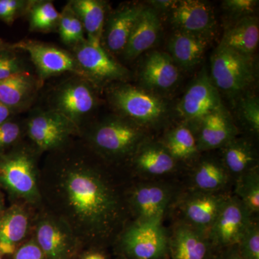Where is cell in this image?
I'll use <instances>...</instances> for the list:
<instances>
[{
	"instance_id": "obj_45",
	"label": "cell",
	"mask_w": 259,
	"mask_h": 259,
	"mask_svg": "<svg viewBox=\"0 0 259 259\" xmlns=\"http://www.w3.org/2000/svg\"><path fill=\"white\" fill-rule=\"evenodd\" d=\"M10 46L8 45L6 42H4L3 39L0 38V51L4 50V49H8Z\"/></svg>"
},
{
	"instance_id": "obj_20",
	"label": "cell",
	"mask_w": 259,
	"mask_h": 259,
	"mask_svg": "<svg viewBox=\"0 0 259 259\" xmlns=\"http://www.w3.org/2000/svg\"><path fill=\"white\" fill-rule=\"evenodd\" d=\"M235 135L236 128L221 107L200 120V128L197 139L199 151L224 147L235 139Z\"/></svg>"
},
{
	"instance_id": "obj_22",
	"label": "cell",
	"mask_w": 259,
	"mask_h": 259,
	"mask_svg": "<svg viewBox=\"0 0 259 259\" xmlns=\"http://www.w3.org/2000/svg\"><path fill=\"white\" fill-rule=\"evenodd\" d=\"M258 41V18L248 15L240 18L227 29L220 45L251 57L256 50Z\"/></svg>"
},
{
	"instance_id": "obj_13",
	"label": "cell",
	"mask_w": 259,
	"mask_h": 259,
	"mask_svg": "<svg viewBox=\"0 0 259 259\" xmlns=\"http://www.w3.org/2000/svg\"><path fill=\"white\" fill-rule=\"evenodd\" d=\"M228 196L219 192L194 190L180 202L181 222L208 235Z\"/></svg>"
},
{
	"instance_id": "obj_34",
	"label": "cell",
	"mask_w": 259,
	"mask_h": 259,
	"mask_svg": "<svg viewBox=\"0 0 259 259\" xmlns=\"http://www.w3.org/2000/svg\"><path fill=\"white\" fill-rule=\"evenodd\" d=\"M237 247L243 258L259 259V226L256 220H253Z\"/></svg>"
},
{
	"instance_id": "obj_9",
	"label": "cell",
	"mask_w": 259,
	"mask_h": 259,
	"mask_svg": "<svg viewBox=\"0 0 259 259\" xmlns=\"http://www.w3.org/2000/svg\"><path fill=\"white\" fill-rule=\"evenodd\" d=\"M74 57L84 76L95 81L125 79L128 71L107 54L101 44L85 40L74 47Z\"/></svg>"
},
{
	"instance_id": "obj_33",
	"label": "cell",
	"mask_w": 259,
	"mask_h": 259,
	"mask_svg": "<svg viewBox=\"0 0 259 259\" xmlns=\"http://www.w3.org/2000/svg\"><path fill=\"white\" fill-rule=\"evenodd\" d=\"M58 28L61 40L66 45L75 47L87 40L82 23L69 4L61 13Z\"/></svg>"
},
{
	"instance_id": "obj_23",
	"label": "cell",
	"mask_w": 259,
	"mask_h": 259,
	"mask_svg": "<svg viewBox=\"0 0 259 259\" xmlns=\"http://www.w3.org/2000/svg\"><path fill=\"white\" fill-rule=\"evenodd\" d=\"M134 163L144 176L157 177L171 173L177 166L176 160L163 144H146L136 151Z\"/></svg>"
},
{
	"instance_id": "obj_40",
	"label": "cell",
	"mask_w": 259,
	"mask_h": 259,
	"mask_svg": "<svg viewBox=\"0 0 259 259\" xmlns=\"http://www.w3.org/2000/svg\"><path fill=\"white\" fill-rule=\"evenodd\" d=\"M13 259H47L36 242L30 241L16 250Z\"/></svg>"
},
{
	"instance_id": "obj_4",
	"label": "cell",
	"mask_w": 259,
	"mask_h": 259,
	"mask_svg": "<svg viewBox=\"0 0 259 259\" xmlns=\"http://www.w3.org/2000/svg\"><path fill=\"white\" fill-rule=\"evenodd\" d=\"M253 216L238 197L228 196L208 232L214 249L218 251L238 244L254 219Z\"/></svg>"
},
{
	"instance_id": "obj_43",
	"label": "cell",
	"mask_w": 259,
	"mask_h": 259,
	"mask_svg": "<svg viewBox=\"0 0 259 259\" xmlns=\"http://www.w3.org/2000/svg\"><path fill=\"white\" fill-rule=\"evenodd\" d=\"M12 112L13 111L10 109L0 102V125L6 121L9 120V117Z\"/></svg>"
},
{
	"instance_id": "obj_46",
	"label": "cell",
	"mask_w": 259,
	"mask_h": 259,
	"mask_svg": "<svg viewBox=\"0 0 259 259\" xmlns=\"http://www.w3.org/2000/svg\"><path fill=\"white\" fill-rule=\"evenodd\" d=\"M0 259H3V258H2V255L0 254Z\"/></svg>"
},
{
	"instance_id": "obj_6",
	"label": "cell",
	"mask_w": 259,
	"mask_h": 259,
	"mask_svg": "<svg viewBox=\"0 0 259 259\" xmlns=\"http://www.w3.org/2000/svg\"><path fill=\"white\" fill-rule=\"evenodd\" d=\"M142 131L130 121L111 119L97 126L92 136L95 147L111 157H123L139 149Z\"/></svg>"
},
{
	"instance_id": "obj_11",
	"label": "cell",
	"mask_w": 259,
	"mask_h": 259,
	"mask_svg": "<svg viewBox=\"0 0 259 259\" xmlns=\"http://www.w3.org/2000/svg\"><path fill=\"white\" fill-rule=\"evenodd\" d=\"M75 127L72 122L54 110L36 112L27 124L29 137L41 151L59 147Z\"/></svg>"
},
{
	"instance_id": "obj_28",
	"label": "cell",
	"mask_w": 259,
	"mask_h": 259,
	"mask_svg": "<svg viewBox=\"0 0 259 259\" xmlns=\"http://www.w3.org/2000/svg\"><path fill=\"white\" fill-rule=\"evenodd\" d=\"M35 81L24 71L0 81V102L12 111L23 107L33 92Z\"/></svg>"
},
{
	"instance_id": "obj_30",
	"label": "cell",
	"mask_w": 259,
	"mask_h": 259,
	"mask_svg": "<svg viewBox=\"0 0 259 259\" xmlns=\"http://www.w3.org/2000/svg\"><path fill=\"white\" fill-rule=\"evenodd\" d=\"M162 144L176 161L190 159L199 152L197 139L190 129L185 126L172 130Z\"/></svg>"
},
{
	"instance_id": "obj_16",
	"label": "cell",
	"mask_w": 259,
	"mask_h": 259,
	"mask_svg": "<svg viewBox=\"0 0 259 259\" xmlns=\"http://www.w3.org/2000/svg\"><path fill=\"white\" fill-rule=\"evenodd\" d=\"M217 252L207 233L186 223H177L168 238L171 259H214Z\"/></svg>"
},
{
	"instance_id": "obj_26",
	"label": "cell",
	"mask_w": 259,
	"mask_h": 259,
	"mask_svg": "<svg viewBox=\"0 0 259 259\" xmlns=\"http://www.w3.org/2000/svg\"><path fill=\"white\" fill-rule=\"evenodd\" d=\"M28 229V215L21 207L15 206L5 213L0 219V254H15Z\"/></svg>"
},
{
	"instance_id": "obj_29",
	"label": "cell",
	"mask_w": 259,
	"mask_h": 259,
	"mask_svg": "<svg viewBox=\"0 0 259 259\" xmlns=\"http://www.w3.org/2000/svg\"><path fill=\"white\" fill-rule=\"evenodd\" d=\"M223 148L222 162L231 177L237 178L257 166L253 148L245 140L233 139Z\"/></svg>"
},
{
	"instance_id": "obj_24",
	"label": "cell",
	"mask_w": 259,
	"mask_h": 259,
	"mask_svg": "<svg viewBox=\"0 0 259 259\" xmlns=\"http://www.w3.org/2000/svg\"><path fill=\"white\" fill-rule=\"evenodd\" d=\"M69 5L82 23L87 40L102 44L106 13L105 3L98 0H73Z\"/></svg>"
},
{
	"instance_id": "obj_10",
	"label": "cell",
	"mask_w": 259,
	"mask_h": 259,
	"mask_svg": "<svg viewBox=\"0 0 259 259\" xmlns=\"http://www.w3.org/2000/svg\"><path fill=\"white\" fill-rule=\"evenodd\" d=\"M0 182L19 197L30 201L38 197L35 166L26 153H15L0 161Z\"/></svg>"
},
{
	"instance_id": "obj_18",
	"label": "cell",
	"mask_w": 259,
	"mask_h": 259,
	"mask_svg": "<svg viewBox=\"0 0 259 259\" xmlns=\"http://www.w3.org/2000/svg\"><path fill=\"white\" fill-rule=\"evenodd\" d=\"M144 7H124L110 15L105 23L102 38L107 50L112 53L123 52L131 32Z\"/></svg>"
},
{
	"instance_id": "obj_2",
	"label": "cell",
	"mask_w": 259,
	"mask_h": 259,
	"mask_svg": "<svg viewBox=\"0 0 259 259\" xmlns=\"http://www.w3.org/2000/svg\"><path fill=\"white\" fill-rule=\"evenodd\" d=\"M211 79L226 93H240L253 81L251 57L219 45L211 57Z\"/></svg>"
},
{
	"instance_id": "obj_19",
	"label": "cell",
	"mask_w": 259,
	"mask_h": 259,
	"mask_svg": "<svg viewBox=\"0 0 259 259\" xmlns=\"http://www.w3.org/2000/svg\"><path fill=\"white\" fill-rule=\"evenodd\" d=\"M36 243L47 259H72L76 244L64 228L50 219L42 220L37 227Z\"/></svg>"
},
{
	"instance_id": "obj_31",
	"label": "cell",
	"mask_w": 259,
	"mask_h": 259,
	"mask_svg": "<svg viewBox=\"0 0 259 259\" xmlns=\"http://www.w3.org/2000/svg\"><path fill=\"white\" fill-rule=\"evenodd\" d=\"M28 10L31 31L48 32L58 27L61 13L51 2H30Z\"/></svg>"
},
{
	"instance_id": "obj_32",
	"label": "cell",
	"mask_w": 259,
	"mask_h": 259,
	"mask_svg": "<svg viewBox=\"0 0 259 259\" xmlns=\"http://www.w3.org/2000/svg\"><path fill=\"white\" fill-rule=\"evenodd\" d=\"M236 197L252 213L253 215L259 212V171L255 166L236 178Z\"/></svg>"
},
{
	"instance_id": "obj_42",
	"label": "cell",
	"mask_w": 259,
	"mask_h": 259,
	"mask_svg": "<svg viewBox=\"0 0 259 259\" xmlns=\"http://www.w3.org/2000/svg\"><path fill=\"white\" fill-rule=\"evenodd\" d=\"M151 4L156 9L161 10H169L173 9L177 1H151Z\"/></svg>"
},
{
	"instance_id": "obj_38",
	"label": "cell",
	"mask_w": 259,
	"mask_h": 259,
	"mask_svg": "<svg viewBox=\"0 0 259 259\" xmlns=\"http://www.w3.org/2000/svg\"><path fill=\"white\" fill-rule=\"evenodd\" d=\"M258 1L255 0H227L223 2L225 9L232 15L241 16V18L250 15L255 9Z\"/></svg>"
},
{
	"instance_id": "obj_25",
	"label": "cell",
	"mask_w": 259,
	"mask_h": 259,
	"mask_svg": "<svg viewBox=\"0 0 259 259\" xmlns=\"http://www.w3.org/2000/svg\"><path fill=\"white\" fill-rule=\"evenodd\" d=\"M207 44L199 37L176 31L168 42L169 56L177 65L190 69L202 61Z\"/></svg>"
},
{
	"instance_id": "obj_1",
	"label": "cell",
	"mask_w": 259,
	"mask_h": 259,
	"mask_svg": "<svg viewBox=\"0 0 259 259\" xmlns=\"http://www.w3.org/2000/svg\"><path fill=\"white\" fill-rule=\"evenodd\" d=\"M59 193L65 208L83 236L96 241L113 236L124 221V206L111 183L100 171L82 164L61 172Z\"/></svg>"
},
{
	"instance_id": "obj_12",
	"label": "cell",
	"mask_w": 259,
	"mask_h": 259,
	"mask_svg": "<svg viewBox=\"0 0 259 259\" xmlns=\"http://www.w3.org/2000/svg\"><path fill=\"white\" fill-rule=\"evenodd\" d=\"M97 100L93 89L82 79L65 83L56 92L54 109L75 126L93 112Z\"/></svg>"
},
{
	"instance_id": "obj_15",
	"label": "cell",
	"mask_w": 259,
	"mask_h": 259,
	"mask_svg": "<svg viewBox=\"0 0 259 259\" xmlns=\"http://www.w3.org/2000/svg\"><path fill=\"white\" fill-rule=\"evenodd\" d=\"M173 193L168 186L158 183L141 184L131 194L130 203L137 221L162 223Z\"/></svg>"
},
{
	"instance_id": "obj_44",
	"label": "cell",
	"mask_w": 259,
	"mask_h": 259,
	"mask_svg": "<svg viewBox=\"0 0 259 259\" xmlns=\"http://www.w3.org/2000/svg\"><path fill=\"white\" fill-rule=\"evenodd\" d=\"M81 259H107L106 255L100 251H90L85 253Z\"/></svg>"
},
{
	"instance_id": "obj_3",
	"label": "cell",
	"mask_w": 259,
	"mask_h": 259,
	"mask_svg": "<svg viewBox=\"0 0 259 259\" xmlns=\"http://www.w3.org/2000/svg\"><path fill=\"white\" fill-rule=\"evenodd\" d=\"M125 259H168V237L161 223L137 221L121 238Z\"/></svg>"
},
{
	"instance_id": "obj_36",
	"label": "cell",
	"mask_w": 259,
	"mask_h": 259,
	"mask_svg": "<svg viewBox=\"0 0 259 259\" xmlns=\"http://www.w3.org/2000/svg\"><path fill=\"white\" fill-rule=\"evenodd\" d=\"M30 3L23 0H0V20L11 25L25 10H28Z\"/></svg>"
},
{
	"instance_id": "obj_39",
	"label": "cell",
	"mask_w": 259,
	"mask_h": 259,
	"mask_svg": "<svg viewBox=\"0 0 259 259\" xmlns=\"http://www.w3.org/2000/svg\"><path fill=\"white\" fill-rule=\"evenodd\" d=\"M20 135L18 123L8 120L0 125V148L14 144Z\"/></svg>"
},
{
	"instance_id": "obj_21",
	"label": "cell",
	"mask_w": 259,
	"mask_h": 259,
	"mask_svg": "<svg viewBox=\"0 0 259 259\" xmlns=\"http://www.w3.org/2000/svg\"><path fill=\"white\" fill-rule=\"evenodd\" d=\"M161 28L157 12L153 8H144L124 49L126 59H136L153 47L157 42Z\"/></svg>"
},
{
	"instance_id": "obj_8",
	"label": "cell",
	"mask_w": 259,
	"mask_h": 259,
	"mask_svg": "<svg viewBox=\"0 0 259 259\" xmlns=\"http://www.w3.org/2000/svg\"><path fill=\"white\" fill-rule=\"evenodd\" d=\"M171 23L176 31L208 42L216 30V19L210 5L198 0L177 1L171 10Z\"/></svg>"
},
{
	"instance_id": "obj_41",
	"label": "cell",
	"mask_w": 259,
	"mask_h": 259,
	"mask_svg": "<svg viewBox=\"0 0 259 259\" xmlns=\"http://www.w3.org/2000/svg\"><path fill=\"white\" fill-rule=\"evenodd\" d=\"M214 259H244L242 257L237 245L218 250Z\"/></svg>"
},
{
	"instance_id": "obj_17",
	"label": "cell",
	"mask_w": 259,
	"mask_h": 259,
	"mask_svg": "<svg viewBox=\"0 0 259 259\" xmlns=\"http://www.w3.org/2000/svg\"><path fill=\"white\" fill-rule=\"evenodd\" d=\"M179 79L180 71L169 54L155 51L144 61L141 80L146 88L167 91L176 86Z\"/></svg>"
},
{
	"instance_id": "obj_27",
	"label": "cell",
	"mask_w": 259,
	"mask_h": 259,
	"mask_svg": "<svg viewBox=\"0 0 259 259\" xmlns=\"http://www.w3.org/2000/svg\"><path fill=\"white\" fill-rule=\"evenodd\" d=\"M231 177L223 162L206 159L194 168L192 182L194 190L219 192L229 183Z\"/></svg>"
},
{
	"instance_id": "obj_7",
	"label": "cell",
	"mask_w": 259,
	"mask_h": 259,
	"mask_svg": "<svg viewBox=\"0 0 259 259\" xmlns=\"http://www.w3.org/2000/svg\"><path fill=\"white\" fill-rule=\"evenodd\" d=\"M10 49L25 51L36 68L40 80L65 72L84 76L74 56L67 51L42 42L24 40L10 46Z\"/></svg>"
},
{
	"instance_id": "obj_14",
	"label": "cell",
	"mask_w": 259,
	"mask_h": 259,
	"mask_svg": "<svg viewBox=\"0 0 259 259\" xmlns=\"http://www.w3.org/2000/svg\"><path fill=\"white\" fill-rule=\"evenodd\" d=\"M221 107L218 89L204 71L187 90L179 103L178 110L186 120L200 121Z\"/></svg>"
},
{
	"instance_id": "obj_5",
	"label": "cell",
	"mask_w": 259,
	"mask_h": 259,
	"mask_svg": "<svg viewBox=\"0 0 259 259\" xmlns=\"http://www.w3.org/2000/svg\"><path fill=\"white\" fill-rule=\"evenodd\" d=\"M116 108L140 125H152L164 117V102L152 93L130 85L114 89L111 95Z\"/></svg>"
},
{
	"instance_id": "obj_37",
	"label": "cell",
	"mask_w": 259,
	"mask_h": 259,
	"mask_svg": "<svg viewBox=\"0 0 259 259\" xmlns=\"http://www.w3.org/2000/svg\"><path fill=\"white\" fill-rule=\"evenodd\" d=\"M241 112L242 117L248 126L258 133L259 131V104L256 97L246 96L241 100Z\"/></svg>"
},
{
	"instance_id": "obj_35",
	"label": "cell",
	"mask_w": 259,
	"mask_h": 259,
	"mask_svg": "<svg viewBox=\"0 0 259 259\" xmlns=\"http://www.w3.org/2000/svg\"><path fill=\"white\" fill-rule=\"evenodd\" d=\"M24 71L21 60L13 49L0 51V81Z\"/></svg>"
}]
</instances>
